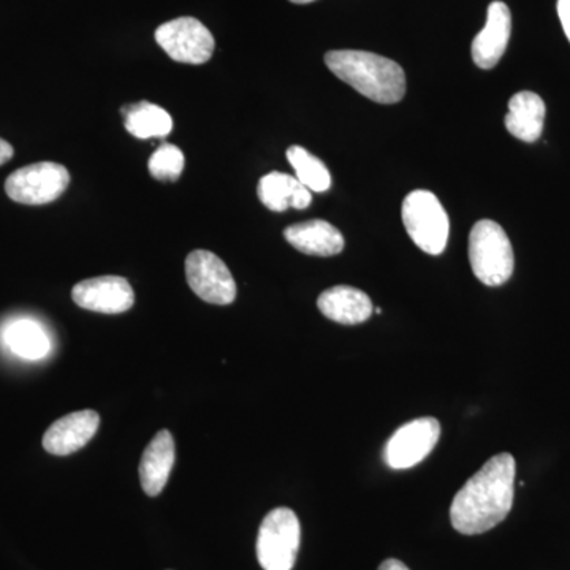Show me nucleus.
I'll use <instances>...</instances> for the list:
<instances>
[{
  "mask_svg": "<svg viewBox=\"0 0 570 570\" xmlns=\"http://www.w3.org/2000/svg\"><path fill=\"white\" fill-rule=\"evenodd\" d=\"M124 126L134 137L164 138L174 130V119L159 105L138 102L122 108Z\"/></svg>",
  "mask_w": 570,
  "mask_h": 570,
  "instance_id": "a211bd4d",
  "label": "nucleus"
},
{
  "mask_svg": "<svg viewBox=\"0 0 570 570\" xmlns=\"http://www.w3.org/2000/svg\"><path fill=\"white\" fill-rule=\"evenodd\" d=\"M257 195L269 212L284 213L288 208L306 209L313 202L307 187L296 176L272 171L258 181Z\"/></svg>",
  "mask_w": 570,
  "mask_h": 570,
  "instance_id": "dca6fc26",
  "label": "nucleus"
},
{
  "mask_svg": "<svg viewBox=\"0 0 570 570\" xmlns=\"http://www.w3.org/2000/svg\"><path fill=\"white\" fill-rule=\"evenodd\" d=\"M287 159L295 170L296 179L311 193H326L332 186V175L326 165L302 146H291Z\"/></svg>",
  "mask_w": 570,
  "mask_h": 570,
  "instance_id": "aec40b11",
  "label": "nucleus"
},
{
  "mask_svg": "<svg viewBox=\"0 0 570 570\" xmlns=\"http://www.w3.org/2000/svg\"><path fill=\"white\" fill-rule=\"evenodd\" d=\"M403 224L423 253L439 255L448 247L450 223L444 206L430 190H414L403 202Z\"/></svg>",
  "mask_w": 570,
  "mask_h": 570,
  "instance_id": "20e7f679",
  "label": "nucleus"
},
{
  "mask_svg": "<svg viewBox=\"0 0 570 570\" xmlns=\"http://www.w3.org/2000/svg\"><path fill=\"white\" fill-rule=\"evenodd\" d=\"M546 102L535 92L523 91L510 99L505 129L524 142L538 141L546 122Z\"/></svg>",
  "mask_w": 570,
  "mask_h": 570,
  "instance_id": "f3484780",
  "label": "nucleus"
},
{
  "mask_svg": "<svg viewBox=\"0 0 570 570\" xmlns=\"http://www.w3.org/2000/svg\"><path fill=\"white\" fill-rule=\"evenodd\" d=\"M291 2L299 3V6H303V3L314 2V0H291Z\"/></svg>",
  "mask_w": 570,
  "mask_h": 570,
  "instance_id": "393cba45",
  "label": "nucleus"
},
{
  "mask_svg": "<svg viewBox=\"0 0 570 570\" xmlns=\"http://www.w3.org/2000/svg\"><path fill=\"white\" fill-rule=\"evenodd\" d=\"M6 346L26 360H40L50 354L51 341L43 326L31 318L11 322L3 330Z\"/></svg>",
  "mask_w": 570,
  "mask_h": 570,
  "instance_id": "6ab92c4d",
  "label": "nucleus"
},
{
  "mask_svg": "<svg viewBox=\"0 0 570 570\" xmlns=\"http://www.w3.org/2000/svg\"><path fill=\"white\" fill-rule=\"evenodd\" d=\"M75 305L100 314H122L135 303L132 285L121 276L85 279L71 291Z\"/></svg>",
  "mask_w": 570,
  "mask_h": 570,
  "instance_id": "9d476101",
  "label": "nucleus"
},
{
  "mask_svg": "<svg viewBox=\"0 0 570 570\" xmlns=\"http://www.w3.org/2000/svg\"><path fill=\"white\" fill-rule=\"evenodd\" d=\"M186 279L194 294L209 305H232L236 284L227 265L209 250H194L186 258Z\"/></svg>",
  "mask_w": 570,
  "mask_h": 570,
  "instance_id": "6e6552de",
  "label": "nucleus"
},
{
  "mask_svg": "<svg viewBox=\"0 0 570 570\" xmlns=\"http://www.w3.org/2000/svg\"><path fill=\"white\" fill-rule=\"evenodd\" d=\"M175 461V439L170 431L160 430L142 452L140 461L141 489L149 498H156L163 493Z\"/></svg>",
  "mask_w": 570,
  "mask_h": 570,
  "instance_id": "ddd939ff",
  "label": "nucleus"
},
{
  "mask_svg": "<svg viewBox=\"0 0 570 570\" xmlns=\"http://www.w3.org/2000/svg\"><path fill=\"white\" fill-rule=\"evenodd\" d=\"M325 63L341 81L376 104L400 102L406 94V73L400 63L374 52L336 50L325 55Z\"/></svg>",
  "mask_w": 570,
  "mask_h": 570,
  "instance_id": "f03ea898",
  "label": "nucleus"
},
{
  "mask_svg": "<svg viewBox=\"0 0 570 570\" xmlns=\"http://www.w3.org/2000/svg\"><path fill=\"white\" fill-rule=\"evenodd\" d=\"M517 463L499 453L483 464L453 498L450 521L464 535L483 534L505 520L515 494Z\"/></svg>",
  "mask_w": 570,
  "mask_h": 570,
  "instance_id": "f257e3e1",
  "label": "nucleus"
},
{
  "mask_svg": "<svg viewBox=\"0 0 570 570\" xmlns=\"http://www.w3.org/2000/svg\"><path fill=\"white\" fill-rule=\"evenodd\" d=\"M441 438V423L433 417L412 420L389 439L384 449V461L392 469L417 466L436 448Z\"/></svg>",
  "mask_w": 570,
  "mask_h": 570,
  "instance_id": "1a4fd4ad",
  "label": "nucleus"
},
{
  "mask_svg": "<svg viewBox=\"0 0 570 570\" xmlns=\"http://www.w3.org/2000/svg\"><path fill=\"white\" fill-rule=\"evenodd\" d=\"M284 238L299 253L317 255V257H332V255L341 254L346 246L343 234L337 230L335 225L321 219L291 225L285 228Z\"/></svg>",
  "mask_w": 570,
  "mask_h": 570,
  "instance_id": "2eb2a0df",
  "label": "nucleus"
},
{
  "mask_svg": "<svg viewBox=\"0 0 570 570\" xmlns=\"http://www.w3.org/2000/svg\"><path fill=\"white\" fill-rule=\"evenodd\" d=\"M100 426L96 411H80L56 420L43 436V449L56 456H67L85 448Z\"/></svg>",
  "mask_w": 570,
  "mask_h": 570,
  "instance_id": "f8f14e48",
  "label": "nucleus"
},
{
  "mask_svg": "<svg viewBox=\"0 0 570 570\" xmlns=\"http://www.w3.org/2000/svg\"><path fill=\"white\" fill-rule=\"evenodd\" d=\"M379 570H411L407 568L404 562L397 561V560H387L382 562L381 566H379Z\"/></svg>",
  "mask_w": 570,
  "mask_h": 570,
  "instance_id": "b1692460",
  "label": "nucleus"
},
{
  "mask_svg": "<svg viewBox=\"0 0 570 570\" xmlns=\"http://www.w3.org/2000/svg\"><path fill=\"white\" fill-rule=\"evenodd\" d=\"M11 157H13V146L0 138V165L9 163Z\"/></svg>",
  "mask_w": 570,
  "mask_h": 570,
  "instance_id": "5701e85b",
  "label": "nucleus"
},
{
  "mask_svg": "<svg viewBox=\"0 0 570 570\" xmlns=\"http://www.w3.org/2000/svg\"><path fill=\"white\" fill-rule=\"evenodd\" d=\"M317 306L326 318L341 325L363 324L374 311L370 296L348 285H337L325 291L318 296Z\"/></svg>",
  "mask_w": 570,
  "mask_h": 570,
  "instance_id": "4468645a",
  "label": "nucleus"
},
{
  "mask_svg": "<svg viewBox=\"0 0 570 570\" xmlns=\"http://www.w3.org/2000/svg\"><path fill=\"white\" fill-rule=\"evenodd\" d=\"M558 17H560L562 29L570 41V0H558Z\"/></svg>",
  "mask_w": 570,
  "mask_h": 570,
  "instance_id": "4be33fe9",
  "label": "nucleus"
},
{
  "mask_svg": "<svg viewBox=\"0 0 570 570\" xmlns=\"http://www.w3.org/2000/svg\"><path fill=\"white\" fill-rule=\"evenodd\" d=\"M184 164H186V160H184L181 149L178 146L165 142L153 154L148 168L154 178L159 179V181L175 183L183 174Z\"/></svg>",
  "mask_w": 570,
  "mask_h": 570,
  "instance_id": "412c9836",
  "label": "nucleus"
},
{
  "mask_svg": "<svg viewBox=\"0 0 570 570\" xmlns=\"http://www.w3.org/2000/svg\"><path fill=\"white\" fill-rule=\"evenodd\" d=\"M469 262L480 283L499 287L508 283L515 268L508 234L494 220H479L469 235Z\"/></svg>",
  "mask_w": 570,
  "mask_h": 570,
  "instance_id": "7ed1b4c3",
  "label": "nucleus"
},
{
  "mask_svg": "<svg viewBox=\"0 0 570 570\" xmlns=\"http://www.w3.org/2000/svg\"><path fill=\"white\" fill-rule=\"evenodd\" d=\"M157 43L176 62L200 63L212 59L216 41L205 24L195 18H176L157 28Z\"/></svg>",
  "mask_w": 570,
  "mask_h": 570,
  "instance_id": "0eeeda50",
  "label": "nucleus"
},
{
  "mask_svg": "<svg viewBox=\"0 0 570 570\" xmlns=\"http://www.w3.org/2000/svg\"><path fill=\"white\" fill-rule=\"evenodd\" d=\"M302 542V527L294 510L277 508L262 521L257 560L264 570H292Z\"/></svg>",
  "mask_w": 570,
  "mask_h": 570,
  "instance_id": "39448f33",
  "label": "nucleus"
},
{
  "mask_svg": "<svg viewBox=\"0 0 570 570\" xmlns=\"http://www.w3.org/2000/svg\"><path fill=\"white\" fill-rule=\"evenodd\" d=\"M70 184L66 167L56 163L31 164L7 178L6 193L21 205H47L58 200Z\"/></svg>",
  "mask_w": 570,
  "mask_h": 570,
  "instance_id": "423d86ee",
  "label": "nucleus"
},
{
  "mask_svg": "<svg viewBox=\"0 0 570 570\" xmlns=\"http://www.w3.org/2000/svg\"><path fill=\"white\" fill-rule=\"evenodd\" d=\"M512 32V14L504 2H491L487 24L472 41V61L479 69H494L508 50Z\"/></svg>",
  "mask_w": 570,
  "mask_h": 570,
  "instance_id": "9b49d317",
  "label": "nucleus"
}]
</instances>
